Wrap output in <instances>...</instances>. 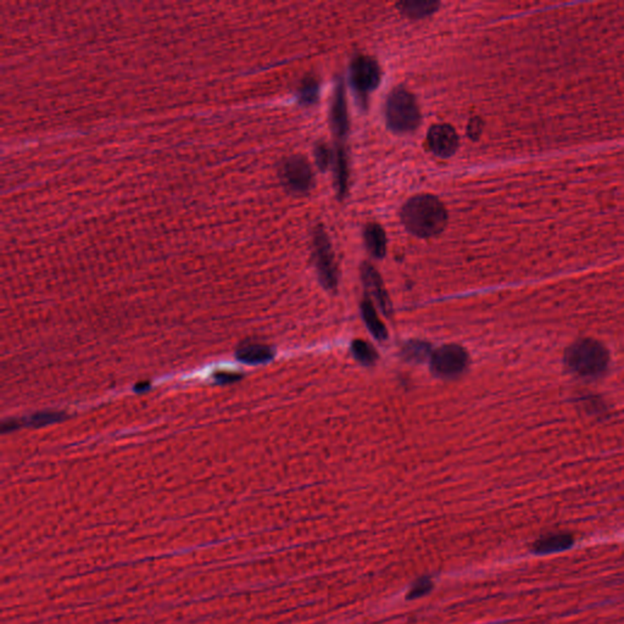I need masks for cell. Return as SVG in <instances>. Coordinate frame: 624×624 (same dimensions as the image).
<instances>
[{"label":"cell","instance_id":"cell-3","mask_svg":"<svg viewBox=\"0 0 624 624\" xmlns=\"http://www.w3.org/2000/svg\"><path fill=\"white\" fill-rule=\"evenodd\" d=\"M385 119L389 128L397 133H409L417 130L421 124V112L411 93L406 89H394L387 100Z\"/></svg>","mask_w":624,"mask_h":624},{"label":"cell","instance_id":"cell-6","mask_svg":"<svg viewBox=\"0 0 624 624\" xmlns=\"http://www.w3.org/2000/svg\"><path fill=\"white\" fill-rule=\"evenodd\" d=\"M314 260L319 272V282L329 291H333L338 286V270L334 261L333 251L329 243L328 237L322 228L314 233Z\"/></svg>","mask_w":624,"mask_h":624},{"label":"cell","instance_id":"cell-5","mask_svg":"<svg viewBox=\"0 0 624 624\" xmlns=\"http://www.w3.org/2000/svg\"><path fill=\"white\" fill-rule=\"evenodd\" d=\"M468 365V355L458 345L439 347L430 359V369L437 377L453 378L461 375Z\"/></svg>","mask_w":624,"mask_h":624},{"label":"cell","instance_id":"cell-12","mask_svg":"<svg viewBox=\"0 0 624 624\" xmlns=\"http://www.w3.org/2000/svg\"><path fill=\"white\" fill-rule=\"evenodd\" d=\"M364 237L371 255L377 259H382L387 253V236L383 228L376 223H371L366 227Z\"/></svg>","mask_w":624,"mask_h":624},{"label":"cell","instance_id":"cell-1","mask_svg":"<svg viewBox=\"0 0 624 624\" xmlns=\"http://www.w3.org/2000/svg\"><path fill=\"white\" fill-rule=\"evenodd\" d=\"M401 220L413 236L430 238L444 231L448 213L443 203L432 195H418L409 200L401 211Z\"/></svg>","mask_w":624,"mask_h":624},{"label":"cell","instance_id":"cell-16","mask_svg":"<svg viewBox=\"0 0 624 624\" xmlns=\"http://www.w3.org/2000/svg\"><path fill=\"white\" fill-rule=\"evenodd\" d=\"M352 352L355 359L364 366H373L378 359V354L373 347L365 340H355L352 343Z\"/></svg>","mask_w":624,"mask_h":624},{"label":"cell","instance_id":"cell-7","mask_svg":"<svg viewBox=\"0 0 624 624\" xmlns=\"http://www.w3.org/2000/svg\"><path fill=\"white\" fill-rule=\"evenodd\" d=\"M281 175L284 185L296 193H307L314 185V173L304 157L288 159L283 165Z\"/></svg>","mask_w":624,"mask_h":624},{"label":"cell","instance_id":"cell-13","mask_svg":"<svg viewBox=\"0 0 624 624\" xmlns=\"http://www.w3.org/2000/svg\"><path fill=\"white\" fill-rule=\"evenodd\" d=\"M273 350L263 344H250L237 352V359L248 365H261L272 360Z\"/></svg>","mask_w":624,"mask_h":624},{"label":"cell","instance_id":"cell-10","mask_svg":"<svg viewBox=\"0 0 624 624\" xmlns=\"http://www.w3.org/2000/svg\"><path fill=\"white\" fill-rule=\"evenodd\" d=\"M573 536L567 533H554L547 536H541L538 540L534 541L532 549L534 554L538 555H547L554 552H561L567 550L573 545Z\"/></svg>","mask_w":624,"mask_h":624},{"label":"cell","instance_id":"cell-8","mask_svg":"<svg viewBox=\"0 0 624 624\" xmlns=\"http://www.w3.org/2000/svg\"><path fill=\"white\" fill-rule=\"evenodd\" d=\"M427 143L437 157H449L458 148V135L451 126L435 125L430 128Z\"/></svg>","mask_w":624,"mask_h":624},{"label":"cell","instance_id":"cell-9","mask_svg":"<svg viewBox=\"0 0 624 624\" xmlns=\"http://www.w3.org/2000/svg\"><path fill=\"white\" fill-rule=\"evenodd\" d=\"M361 277L369 294L375 299L380 310L383 311L384 314H389L392 310V304L384 288L382 278L376 271V268L369 264L364 265L361 268Z\"/></svg>","mask_w":624,"mask_h":624},{"label":"cell","instance_id":"cell-14","mask_svg":"<svg viewBox=\"0 0 624 624\" xmlns=\"http://www.w3.org/2000/svg\"><path fill=\"white\" fill-rule=\"evenodd\" d=\"M361 314H362V319L365 321L367 328L371 333L373 334L376 339L384 340L388 338V332L384 327L383 322L379 319L372 301L369 299L364 300V303L361 304Z\"/></svg>","mask_w":624,"mask_h":624},{"label":"cell","instance_id":"cell-4","mask_svg":"<svg viewBox=\"0 0 624 624\" xmlns=\"http://www.w3.org/2000/svg\"><path fill=\"white\" fill-rule=\"evenodd\" d=\"M380 82V69L377 62L367 56H359L352 61L350 67V84L357 93V97L362 105L366 99L378 87Z\"/></svg>","mask_w":624,"mask_h":624},{"label":"cell","instance_id":"cell-15","mask_svg":"<svg viewBox=\"0 0 624 624\" xmlns=\"http://www.w3.org/2000/svg\"><path fill=\"white\" fill-rule=\"evenodd\" d=\"M398 6L400 11L407 16L420 19V18H425V16L433 14L435 10L438 9L439 4L434 3V1H406V3H400Z\"/></svg>","mask_w":624,"mask_h":624},{"label":"cell","instance_id":"cell-19","mask_svg":"<svg viewBox=\"0 0 624 624\" xmlns=\"http://www.w3.org/2000/svg\"><path fill=\"white\" fill-rule=\"evenodd\" d=\"M299 95H300L301 102L306 104V105L314 104L319 99V84L314 79H306L305 82L300 87V94Z\"/></svg>","mask_w":624,"mask_h":624},{"label":"cell","instance_id":"cell-18","mask_svg":"<svg viewBox=\"0 0 624 624\" xmlns=\"http://www.w3.org/2000/svg\"><path fill=\"white\" fill-rule=\"evenodd\" d=\"M65 418L66 415L64 412H38V413L33 415V416L28 420V425H33V427H44V425L62 421V420H65Z\"/></svg>","mask_w":624,"mask_h":624},{"label":"cell","instance_id":"cell-21","mask_svg":"<svg viewBox=\"0 0 624 624\" xmlns=\"http://www.w3.org/2000/svg\"><path fill=\"white\" fill-rule=\"evenodd\" d=\"M216 378H218V383H231V382L241 378V376L234 375V373H218L216 375Z\"/></svg>","mask_w":624,"mask_h":624},{"label":"cell","instance_id":"cell-20","mask_svg":"<svg viewBox=\"0 0 624 624\" xmlns=\"http://www.w3.org/2000/svg\"><path fill=\"white\" fill-rule=\"evenodd\" d=\"M314 157H316L317 166H319L322 171L327 170L329 165L332 164V160H333L332 152H331L326 145H324V144H321V145H317V147H316V149H314Z\"/></svg>","mask_w":624,"mask_h":624},{"label":"cell","instance_id":"cell-2","mask_svg":"<svg viewBox=\"0 0 624 624\" xmlns=\"http://www.w3.org/2000/svg\"><path fill=\"white\" fill-rule=\"evenodd\" d=\"M610 355L602 343L594 339H582L574 343L564 354V364L574 375L595 378L604 375L609 367Z\"/></svg>","mask_w":624,"mask_h":624},{"label":"cell","instance_id":"cell-17","mask_svg":"<svg viewBox=\"0 0 624 624\" xmlns=\"http://www.w3.org/2000/svg\"><path fill=\"white\" fill-rule=\"evenodd\" d=\"M430 354V345L423 342H411L404 347V357L412 362L425 360Z\"/></svg>","mask_w":624,"mask_h":624},{"label":"cell","instance_id":"cell-11","mask_svg":"<svg viewBox=\"0 0 624 624\" xmlns=\"http://www.w3.org/2000/svg\"><path fill=\"white\" fill-rule=\"evenodd\" d=\"M331 122L338 138H344L349 128V119H347V100L343 84H339L336 89L333 105L331 112Z\"/></svg>","mask_w":624,"mask_h":624}]
</instances>
